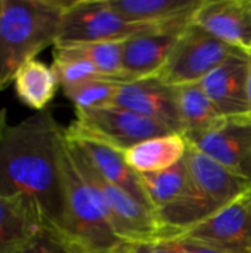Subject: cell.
<instances>
[{"label":"cell","mask_w":251,"mask_h":253,"mask_svg":"<svg viewBox=\"0 0 251 253\" xmlns=\"http://www.w3.org/2000/svg\"><path fill=\"white\" fill-rule=\"evenodd\" d=\"M1 7H3V0H0V13H1Z\"/></svg>","instance_id":"31"},{"label":"cell","mask_w":251,"mask_h":253,"mask_svg":"<svg viewBox=\"0 0 251 253\" xmlns=\"http://www.w3.org/2000/svg\"><path fill=\"white\" fill-rule=\"evenodd\" d=\"M133 253H185L172 240H158L149 243L132 245Z\"/></svg>","instance_id":"26"},{"label":"cell","mask_w":251,"mask_h":253,"mask_svg":"<svg viewBox=\"0 0 251 253\" xmlns=\"http://www.w3.org/2000/svg\"><path fill=\"white\" fill-rule=\"evenodd\" d=\"M188 141L182 133L149 138L124 153L126 163L138 173H155L178 165L185 159Z\"/></svg>","instance_id":"16"},{"label":"cell","mask_w":251,"mask_h":253,"mask_svg":"<svg viewBox=\"0 0 251 253\" xmlns=\"http://www.w3.org/2000/svg\"><path fill=\"white\" fill-rule=\"evenodd\" d=\"M192 21L234 47L251 49V0H204Z\"/></svg>","instance_id":"14"},{"label":"cell","mask_w":251,"mask_h":253,"mask_svg":"<svg viewBox=\"0 0 251 253\" xmlns=\"http://www.w3.org/2000/svg\"><path fill=\"white\" fill-rule=\"evenodd\" d=\"M185 163L195 188L217 208L226 206L251 190L250 179L222 166L189 142Z\"/></svg>","instance_id":"13"},{"label":"cell","mask_w":251,"mask_h":253,"mask_svg":"<svg viewBox=\"0 0 251 253\" xmlns=\"http://www.w3.org/2000/svg\"><path fill=\"white\" fill-rule=\"evenodd\" d=\"M173 240H189L226 251L251 253V190L182 231Z\"/></svg>","instance_id":"8"},{"label":"cell","mask_w":251,"mask_h":253,"mask_svg":"<svg viewBox=\"0 0 251 253\" xmlns=\"http://www.w3.org/2000/svg\"><path fill=\"white\" fill-rule=\"evenodd\" d=\"M67 139L83 154L89 165L108 182L120 187L121 190L132 194L136 200L151 208L145 191L141 184L139 175L126 163L124 153L115 150L114 147L104 144L98 139L72 133L65 129ZM152 209V208H151ZM154 211V209H152ZM155 212V211H154Z\"/></svg>","instance_id":"15"},{"label":"cell","mask_w":251,"mask_h":253,"mask_svg":"<svg viewBox=\"0 0 251 253\" xmlns=\"http://www.w3.org/2000/svg\"><path fill=\"white\" fill-rule=\"evenodd\" d=\"M111 7L129 22L164 24L194 13L204 0H108Z\"/></svg>","instance_id":"19"},{"label":"cell","mask_w":251,"mask_h":253,"mask_svg":"<svg viewBox=\"0 0 251 253\" xmlns=\"http://www.w3.org/2000/svg\"><path fill=\"white\" fill-rule=\"evenodd\" d=\"M67 130L98 139L121 153L149 138L176 133L157 120L118 105L75 110V120Z\"/></svg>","instance_id":"6"},{"label":"cell","mask_w":251,"mask_h":253,"mask_svg":"<svg viewBox=\"0 0 251 253\" xmlns=\"http://www.w3.org/2000/svg\"><path fill=\"white\" fill-rule=\"evenodd\" d=\"M247 90H249V105L251 116V49L249 50V79H247Z\"/></svg>","instance_id":"28"},{"label":"cell","mask_w":251,"mask_h":253,"mask_svg":"<svg viewBox=\"0 0 251 253\" xmlns=\"http://www.w3.org/2000/svg\"><path fill=\"white\" fill-rule=\"evenodd\" d=\"M36 231H41V228L25 208L13 199L0 196V248Z\"/></svg>","instance_id":"23"},{"label":"cell","mask_w":251,"mask_h":253,"mask_svg":"<svg viewBox=\"0 0 251 253\" xmlns=\"http://www.w3.org/2000/svg\"><path fill=\"white\" fill-rule=\"evenodd\" d=\"M237 49L191 21L157 77L173 87L200 83Z\"/></svg>","instance_id":"7"},{"label":"cell","mask_w":251,"mask_h":253,"mask_svg":"<svg viewBox=\"0 0 251 253\" xmlns=\"http://www.w3.org/2000/svg\"><path fill=\"white\" fill-rule=\"evenodd\" d=\"M180 119V133L185 139L195 138L215 127L223 116L217 111L201 83L175 87Z\"/></svg>","instance_id":"17"},{"label":"cell","mask_w":251,"mask_h":253,"mask_svg":"<svg viewBox=\"0 0 251 253\" xmlns=\"http://www.w3.org/2000/svg\"><path fill=\"white\" fill-rule=\"evenodd\" d=\"M7 127V122H6V110H0V139L4 133Z\"/></svg>","instance_id":"30"},{"label":"cell","mask_w":251,"mask_h":253,"mask_svg":"<svg viewBox=\"0 0 251 253\" xmlns=\"http://www.w3.org/2000/svg\"><path fill=\"white\" fill-rule=\"evenodd\" d=\"M170 22L172 21L164 24L129 22L111 7L108 0L68 1L53 47H70L101 42H124L133 36L163 28Z\"/></svg>","instance_id":"4"},{"label":"cell","mask_w":251,"mask_h":253,"mask_svg":"<svg viewBox=\"0 0 251 253\" xmlns=\"http://www.w3.org/2000/svg\"><path fill=\"white\" fill-rule=\"evenodd\" d=\"M71 52L87 59L95 68L101 73L102 77L111 79L121 83L123 73V42H101V43H87L70 47Z\"/></svg>","instance_id":"21"},{"label":"cell","mask_w":251,"mask_h":253,"mask_svg":"<svg viewBox=\"0 0 251 253\" xmlns=\"http://www.w3.org/2000/svg\"><path fill=\"white\" fill-rule=\"evenodd\" d=\"M194 13L183 15L163 28L124 40L121 83L157 77L169 59L179 36L192 21Z\"/></svg>","instance_id":"9"},{"label":"cell","mask_w":251,"mask_h":253,"mask_svg":"<svg viewBox=\"0 0 251 253\" xmlns=\"http://www.w3.org/2000/svg\"><path fill=\"white\" fill-rule=\"evenodd\" d=\"M195 148L251 181V116L223 117L210 130L186 139Z\"/></svg>","instance_id":"10"},{"label":"cell","mask_w":251,"mask_h":253,"mask_svg":"<svg viewBox=\"0 0 251 253\" xmlns=\"http://www.w3.org/2000/svg\"><path fill=\"white\" fill-rule=\"evenodd\" d=\"M68 1L3 0L0 13V90L25 62L55 46Z\"/></svg>","instance_id":"2"},{"label":"cell","mask_w":251,"mask_h":253,"mask_svg":"<svg viewBox=\"0 0 251 253\" xmlns=\"http://www.w3.org/2000/svg\"><path fill=\"white\" fill-rule=\"evenodd\" d=\"M0 253H71L68 243L58 234L41 230L3 248Z\"/></svg>","instance_id":"25"},{"label":"cell","mask_w":251,"mask_h":253,"mask_svg":"<svg viewBox=\"0 0 251 253\" xmlns=\"http://www.w3.org/2000/svg\"><path fill=\"white\" fill-rule=\"evenodd\" d=\"M61 160L64 181L62 239L89 253H114L132 246L117 236L99 193L80 169L65 135Z\"/></svg>","instance_id":"3"},{"label":"cell","mask_w":251,"mask_h":253,"mask_svg":"<svg viewBox=\"0 0 251 253\" xmlns=\"http://www.w3.org/2000/svg\"><path fill=\"white\" fill-rule=\"evenodd\" d=\"M120 84V82L99 77L62 90L75 110H95L112 105Z\"/></svg>","instance_id":"22"},{"label":"cell","mask_w":251,"mask_h":253,"mask_svg":"<svg viewBox=\"0 0 251 253\" xmlns=\"http://www.w3.org/2000/svg\"><path fill=\"white\" fill-rule=\"evenodd\" d=\"M249 52L237 49L200 83L223 117L249 116Z\"/></svg>","instance_id":"11"},{"label":"cell","mask_w":251,"mask_h":253,"mask_svg":"<svg viewBox=\"0 0 251 253\" xmlns=\"http://www.w3.org/2000/svg\"><path fill=\"white\" fill-rule=\"evenodd\" d=\"M71 147L84 176L99 193L117 236L129 245L163 240L164 231L157 213L127 191L105 181L72 144Z\"/></svg>","instance_id":"5"},{"label":"cell","mask_w":251,"mask_h":253,"mask_svg":"<svg viewBox=\"0 0 251 253\" xmlns=\"http://www.w3.org/2000/svg\"><path fill=\"white\" fill-rule=\"evenodd\" d=\"M62 89H68L92 79L102 77L101 73L87 59L70 49L53 47V62L50 65Z\"/></svg>","instance_id":"24"},{"label":"cell","mask_w":251,"mask_h":253,"mask_svg":"<svg viewBox=\"0 0 251 253\" xmlns=\"http://www.w3.org/2000/svg\"><path fill=\"white\" fill-rule=\"evenodd\" d=\"M65 129L49 110L7 126L0 139V196L19 202L33 221L62 237Z\"/></svg>","instance_id":"1"},{"label":"cell","mask_w":251,"mask_h":253,"mask_svg":"<svg viewBox=\"0 0 251 253\" xmlns=\"http://www.w3.org/2000/svg\"><path fill=\"white\" fill-rule=\"evenodd\" d=\"M139 178L145 196L155 212L175 203L194 188L185 159L170 169L155 173H143L139 175Z\"/></svg>","instance_id":"20"},{"label":"cell","mask_w":251,"mask_h":253,"mask_svg":"<svg viewBox=\"0 0 251 253\" xmlns=\"http://www.w3.org/2000/svg\"><path fill=\"white\" fill-rule=\"evenodd\" d=\"M12 83L16 98L37 113L46 110L61 86L53 68L40 59H31L21 65Z\"/></svg>","instance_id":"18"},{"label":"cell","mask_w":251,"mask_h":253,"mask_svg":"<svg viewBox=\"0 0 251 253\" xmlns=\"http://www.w3.org/2000/svg\"><path fill=\"white\" fill-rule=\"evenodd\" d=\"M68 248H70V252L71 253H89V252L81 251V249H78V248H75V246H71V245H68ZM114 253H133V252H132V246H127V248L120 249V251H117V252H114Z\"/></svg>","instance_id":"29"},{"label":"cell","mask_w":251,"mask_h":253,"mask_svg":"<svg viewBox=\"0 0 251 253\" xmlns=\"http://www.w3.org/2000/svg\"><path fill=\"white\" fill-rule=\"evenodd\" d=\"M172 242H175L185 253H240L209 246V245H203V243H197V242H189V240H172Z\"/></svg>","instance_id":"27"},{"label":"cell","mask_w":251,"mask_h":253,"mask_svg":"<svg viewBox=\"0 0 251 253\" xmlns=\"http://www.w3.org/2000/svg\"><path fill=\"white\" fill-rule=\"evenodd\" d=\"M112 105H118L157 120L173 132L180 133L176 90L158 77L121 83Z\"/></svg>","instance_id":"12"}]
</instances>
